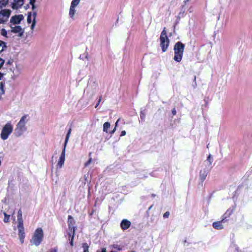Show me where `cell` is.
<instances>
[{
    "label": "cell",
    "instance_id": "6da1fadb",
    "mask_svg": "<svg viewBox=\"0 0 252 252\" xmlns=\"http://www.w3.org/2000/svg\"><path fill=\"white\" fill-rule=\"evenodd\" d=\"M28 115H24L21 118L15 130V134L17 136H22L26 131V123L28 121Z\"/></svg>",
    "mask_w": 252,
    "mask_h": 252
},
{
    "label": "cell",
    "instance_id": "7a4b0ae2",
    "mask_svg": "<svg viewBox=\"0 0 252 252\" xmlns=\"http://www.w3.org/2000/svg\"><path fill=\"white\" fill-rule=\"evenodd\" d=\"M185 45L181 42L178 41L175 44L174 47V60L176 62H180L182 59Z\"/></svg>",
    "mask_w": 252,
    "mask_h": 252
},
{
    "label": "cell",
    "instance_id": "3957f363",
    "mask_svg": "<svg viewBox=\"0 0 252 252\" xmlns=\"http://www.w3.org/2000/svg\"><path fill=\"white\" fill-rule=\"evenodd\" d=\"M18 230L20 241L21 243L23 244L24 242V239L25 238V233L24 228L22 213L21 209L19 210L18 214Z\"/></svg>",
    "mask_w": 252,
    "mask_h": 252
},
{
    "label": "cell",
    "instance_id": "277c9868",
    "mask_svg": "<svg viewBox=\"0 0 252 252\" xmlns=\"http://www.w3.org/2000/svg\"><path fill=\"white\" fill-rule=\"evenodd\" d=\"M160 42L162 50L163 52L167 51L169 44V40L167 35V31L165 29L162 32L160 36Z\"/></svg>",
    "mask_w": 252,
    "mask_h": 252
},
{
    "label": "cell",
    "instance_id": "5b68a950",
    "mask_svg": "<svg viewBox=\"0 0 252 252\" xmlns=\"http://www.w3.org/2000/svg\"><path fill=\"white\" fill-rule=\"evenodd\" d=\"M43 238V232L41 229H38L34 233L31 242L36 246H39L41 243Z\"/></svg>",
    "mask_w": 252,
    "mask_h": 252
},
{
    "label": "cell",
    "instance_id": "8992f818",
    "mask_svg": "<svg viewBox=\"0 0 252 252\" xmlns=\"http://www.w3.org/2000/svg\"><path fill=\"white\" fill-rule=\"evenodd\" d=\"M71 129L69 130V131H68V133L67 135V136H66V139H65V145H64V149L63 150V152L61 154V157L59 159V160L58 162V167L59 168H62V167L63 166V165H64V162H65V158H66V146H67V143L68 142V141L69 140V138H70V135H71Z\"/></svg>",
    "mask_w": 252,
    "mask_h": 252
},
{
    "label": "cell",
    "instance_id": "52a82bcc",
    "mask_svg": "<svg viewBox=\"0 0 252 252\" xmlns=\"http://www.w3.org/2000/svg\"><path fill=\"white\" fill-rule=\"evenodd\" d=\"M13 130V127L10 123H7L2 128L0 136L2 139L6 140L11 134Z\"/></svg>",
    "mask_w": 252,
    "mask_h": 252
},
{
    "label": "cell",
    "instance_id": "ba28073f",
    "mask_svg": "<svg viewBox=\"0 0 252 252\" xmlns=\"http://www.w3.org/2000/svg\"><path fill=\"white\" fill-rule=\"evenodd\" d=\"M11 13L9 9H3L0 11V24L6 23Z\"/></svg>",
    "mask_w": 252,
    "mask_h": 252
},
{
    "label": "cell",
    "instance_id": "9c48e42d",
    "mask_svg": "<svg viewBox=\"0 0 252 252\" xmlns=\"http://www.w3.org/2000/svg\"><path fill=\"white\" fill-rule=\"evenodd\" d=\"M80 2V0H74L72 2L71 8L70 10V16L71 17H73L76 11V7L77 6L78 3Z\"/></svg>",
    "mask_w": 252,
    "mask_h": 252
},
{
    "label": "cell",
    "instance_id": "30bf717a",
    "mask_svg": "<svg viewBox=\"0 0 252 252\" xmlns=\"http://www.w3.org/2000/svg\"><path fill=\"white\" fill-rule=\"evenodd\" d=\"M24 17L22 15H16L13 16L10 20V22L13 24H19L23 19Z\"/></svg>",
    "mask_w": 252,
    "mask_h": 252
},
{
    "label": "cell",
    "instance_id": "8fae6325",
    "mask_svg": "<svg viewBox=\"0 0 252 252\" xmlns=\"http://www.w3.org/2000/svg\"><path fill=\"white\" fill-rule=\"evenodd\" d=\"M131 226V223L127 220H123L121 223V228L123 230H128Z\"/></svg>",
    "mask_w": 252,
    "mask_h": 252
},
{
    "label": "cell",
    "instance_id": "7c38bea8",
    "mask_svg": "<svg viewBox=\"0 0 252 252\" xmlns=\"http://www.w3.org/2000/svg\"><path fill=\"white\" fill-rule=\"evenodd\" d=\"M24 1H23V0L14 1L12 4V7L14 9H18L23 5V4H24Z\"/></svg>",
    "mask_w": 252,
    "mask_h": 252
},
{
    "label": "cell",
    "instance_id": "4fadbf2b",
    "mask_svg": "<svg viewBox=\"0 0 252 252\" xmlns=\"http://www.w3.org/2000/svg\"><path fill=\"white\" fill-rule=\"evenodd\" d=\"M214 228L217 230H221L223 229V225L221 224V222H218L214 223L213 225Z\"/></svg>",
    "mask_w": 252,
    "mask_h": 252
},
{
    "label": "cell",
    "instance_id": "5bb4252c",
    "mask_svg": "<svg viewBox=\"0 0 252 252\" xmlns=\"http://www.w3.org/2000/svg\"><path fill=\"white\" fill-rule=\"evenodd\" d=\"M6 48V44L4 42L0 40V54L4 51Z\"/></svg>",
    "mask_w": 252,
    "mask_h": 252
},
{
    "label": "cell",
    "instance_id": "9a60e30c",
    "mask_svg": "<svg viewBox=\"0 0 252 252\" xmlns=\"http://www.w3.org/2000/svg\"><path fill=\"white\" fill-rule=\"evenodd\" d=\"M22 30V28L20 26H16L12 28L11 31L14 33H20Z\"/></svg>",
    "mask_w": 252,
    "mask_h": 252
},
{
    "label": "cell",
    "instance_id": "2e32d148",
    "mask_svg": "<svg viewBox=\"0 0 252 252\" xmlns=\"http://www.w3.org/2000/svg\"><path fill=\"white\" fill-rule=\"evenodd\" d=\"M8 0H0V8L5 6L7 4V3H8Z\"/></svg>",
    "mask_w": 252,
    "mask_h": 252
},
{
    "label": "cell",
    "instance_id": "e0dca14e",
    "mask_svg": "<svg viewBox=\"0 0 252 252\" xmlns=\"http://www.w3.org/2000/svg\"><path fill=\"white\" fill-rule=\"evenodd\" d=\"M110 123L108 122H106L103 125V131L106 132L107 131L108 129L110 127Z\"/></svg>",
    "mask_w": 252,
    "mask_h": 252
},
{
    "label": "cell",
    "instance_id": "ac0fdd59",
    "mask_svg": "<svg viewBox=\"0 0 252 252\" xmlns=\"http://www.w3.org/2000/svg\"><path fill=\"white\" fill-rule=\"evenodd\" d=\"M4 86L2 83L0 84V98L1 96L3 95L4 94Z\"/></svg>",
    "mask_w": 252,
    "mask_h": 252
},
{
    "label": "cell",
    "instance_id": "d6986e66",
    "mask_svg": "<svg viewBox=\"0 0 252 252\" xmlns=\"http://www.w3.org/2000/svg\"><path fill=\"white\" fill-rule=\"evenodd\" d=\"M4 222L5 223H8V222L9 221V220L10 216H9V215H8L7 214H6L5 213H4Z\"/></svg>",
    "mask_w": 252,
    "mask_h": 252
},
{
    "label": "cell",
    "instance_id": "ffe728a7",
    "mask_svg": "<svg viewBox=\"0 0 252 252\" xmlns=\"http://www.w3.org/2000/svg\"><path fill=\"white\" fill-rule=\"evenodd\" d=\"M1 34L3 36V37H7V32L6 31V30L5 29H2L1 31Z\"/></svg>",
    "mask_w": 252,
    "mask_h": 252
},
{
    "label": "cell",
    "instance_id": "44dd1931",
    "mask_svg": "<svg viewBox=\"0 0 252 252\" xmlns=\"http://www.w3.org/2000/svg\"><path fill=\"white\" fill-rule=\"evenodd\" d=\"M83 248H84V252H89L88 246L87 245V244H84L83 245Z\"/></svg>",
    "mask_w": 252,
    "mask_h": 252
},
{
    "label": "cell",
    "instance_id": "7402d4cb",
    "mask_svg": "<svg viewBox=\"0 0 252 252\" xmlns=\"http://www.w3.org/2000/svg\"><path fill=\"white\" fill-rule=\"evenodd\" d=\"M31 17H32V15H31V13H29V15L28 16V19H27V21L28 22V23H31V21H32V19H31Z\"/></svg>",
    "mask_w": 252,
    "mask_h": 252
},
{
    "label": "cell",
    "instance_id": "603a6c76",
    "mask_svg": "<svg viewBox=\"0 0 252 252\" xmlns=\"http://www.w3.org/2000/svg\"><path fill=\"white\" fill-rule=\"evenodd\" d=\"M4 61L3 59L0 58V69L3 66V65L4 64Z\"/></svg>",
    "mask_w": 252,
    "mask_h": 252
},
{
    "label": "cell",
    "instance_id": "cb8c5ba5",
    "mask_svg": "<svg viewBox=\"0 0 252 252\" xmlns=\"http://www.w3.org/2000/svg\"><path fill=\"white\" fill-rule=\"evenodd\" d=\"M169 215V212H167L166 213L164 214V218H168V217Z\"/></svg>",
    "mask_w": 252,
    "mask_h": 252
},
{
    "label": "cell",
    "instance_id": "d4e9b609",
    "mask_svg": "<svg viewBox=\"0 0 252 252\" xmlns=\"http://www.w3.org/2000/svg\"><path fill=\"white\" fill-rule=\"evenodd\" d=\"M35 17H36V16L35 15V16H34V21H33V25L32 26V29H34V26L35 25V21H36V19H35Z\"/></svg>",
    "mask_w": 252,
    "mask_h": 252
},
{
    "label": "cell",
    "instance_id": "484cf974",
    "mask_svg": "<svg viewBox=\"0 0 252 252\" xmlns=\"http://www.w3.org/2000/svg\"><path fill=\"white\" fill-rule=\"evenodd\" d=\"M101 100V97H100L99 98V100H98V101L97 102V104H96V107H95L96 108H97V107L98 106V105H99V103H100V102Z\"/></svg>",
    "mask_w": 252,
    "mask_h": 252
},
{
    "label": "cell",
    "instance_id": "4316f807",
    "mask_svg": "<svg viewBox=\"0 0 252 252\" xmlns=\"http://www.w3.org/2000/svg\"><path fill=\"white\" fill-rule=\"evenodd\" d=\"M118 122H119V120L117 121V122L116 123V125H115V128H114V129L113 131L111 132V133H113L115 132V130H116V128L117 126V124H118Z\"/></svg>",
    "mask_w": 252,
    "mask_h": 252
},
{
    "label": "cell",
    "instance_id": "83f0119b",
    "mask_svg": "<svg viewBox=\"0 0 252 252\" xmlns=\"http://www.w3.org/2000/svg\"><path fill=\"white\" fill-rule=\"evenodd\" d=\"M47 252H57V249H52L49 251Z\"/></svg>",
    "mask_w": 252,
    "mask_h": 252
},
{
    "label": "cell",
    "instance_id": "f1b7e54d",
    "mask_svg": "<svg viewBox=\"0 0 252 252\" xmlns=\"http://www.w3.org/2000/svg\"><path fill=\"white\" fill-rule=\"evenodd\" d=\"M91 159H90L89 160V161H88V162H87V163H86L85 166H88V165H89V164H90V163H91Z\"/></svg>",
    "mask_w": 252,
    "mask_h": 252
},
{
    "label": "cell",
    "instance_id": "f546056e",
    "mask_svg": "<svg viewBox=\"0 0 252 252\" xmlns=\"http://www.w3.org/2000/svg\"><path fill=\"white\" fill-rule=\"evenodd\" d=\"M126 135V132L125 131H122V134L120 136H124Z\"/></svg>",
    "mask_w": 252,
    "mask_h": 252
},
{
    "label": "cell",
    "instance_id": "4dcf8cb0",
    "mask_svg": "<svg viewBox=\"0 0 252 252\" xmlns=\"http://www.w3.org/2000/svg\"><path fill=\"white\" fill-rule=\"evenodd\" d=\"M172 114H173V115H175V114H176V110H175V108H174V109L172 110Z\"/></svg>",
    "mask_w": 252,
    "mask_h": 252
},
{
    "label": "cell",
    "instance_id": "1f68e13d",
    "mask_svg": "<svg viewBox=\"0 0 252 252\" xmlns=\"http://www.w3.org/2000/svg\"><path fill=\"white\" fill-rule=\"evenodd\" d=\"M3 74H2V73H0V79L3 77Z\"/></svg>",
    "mask_w": 252,
    "mask_h": 252
},
{
    "label": "cell",
    "instance_id": "d6a6232c",
    "mask_svg": "<svg viewBox=\"0 0 252 252\" xmlns=\"http://www.w3.org/2000/svg\"><path fill=\"white\" fill-rule=\"evenodd\" d=\"M105 251H106L105 249H103L101 250V252H105Z\"/></svg>",
    "mask_w": 252,
    "mask_h": 252
},
{
    "label": "cell",
    "instance_id": "836d02e7",
    "mask_svg": "<svg viewBox=\"0 0 252 252\" xmlns=\"http://www.w3.org/2000/svg\"></svg>",
    "mask_w": 252,
    "mask_h": 252
},
{
    "label": "cell",
    "instance_id": "e575fe53",
    "mask_svg": "<svg viewBox=\"0 0 252 252\" xmlns=\"http://www.w3.org/2000/svg\"><path fill=\"white\" fill-rule=\"evenodd\" d=\"M134 252V251H133V252Z\"/></svg>",
    "mask_w": 252,
    "mask_h": 252
}]
</instances>
